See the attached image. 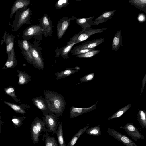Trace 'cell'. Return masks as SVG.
<instances>
[{"instance_id": "cell-27", "label": "cell", "mask_w": 146, "mask_h": 146, "mask_svg": "<svg viewBox=\"0 0 146 146\" xmlns=\"http://www.w3.org/2000/svg\"><path fill=\"white\" fill-rule=\"evenodd\" d=\"M7 56L8 59L5 64V66L7 68L13 67L17 63L14 48L11 50L10 53Z\"/></svg>"}, {"instance_id": "cell-13", "label": "cell", "mask_w": 146, "mask_h": 146, "mask_svg": "<svg viewBox=\"0 0 146 146\" xmlns=\"http://www.w3.org/2000/svg\"><path fill=\"white\" fill-rule=\"evenodd\" d=\"M98 101L91 106L87 108H78L72 106L70 108L69 117L73 118L83 114L91 112L97 107L96 105Z\"/></svg>"}, {"instance_id": "cell-3", "label": "cell", "mask_w": 146, "mask_h": 146, "mask_svg": "<svg viewBox=\"0 0 146 146\" xmlns=\"http://www.w3.org/2000/svg\"><path fill=\"white\" fill-rule=\"evenodd\" d=\"M31 54L33 60V66L39 70H42L44 68V59L42 55L40 40H35L32 44L28 41Z\"/></svg>"}, {"instance_id": "cell-16", "label": "cell", "mask_w": 146, "mask_h": 146, "mask_svg": "<svg viewBox=\"0 0 146 146\" xmlns=\"http://www.w3.org/2000/svg\"><path fill=\"white\" fill-rule=\"evenodd\" d=\"M105 40L104 38L93 39L90 41L84 42L74 47V48L81 49L93 48L102 43Z\"/></svg>"}, {"instance_id": "cell-35", "label": "cell", "mask_w": 146, "mask_h": 146, "mask_svg": "<svg viewBox=\"0 0 146 146\" xmlns=\"http://www.w3.org/2000/svg\"><path fill=\"white\" fill-rule=\"evenodd\" d=\"M26 118V117H15L13 118L12 120V121L13 124L15 128H16L17 127H19L22 125L23 121Z\"/></svg>"}, {"instance_id": "cell-34", "label": "cell", "mask_w": 146, "mask_h": 146, "mask_svg": "<svg viewBox=\"0 0 146 146\" xmlns=\"http://www.w3.org/2000/svg\"><path fill=\"white\" fill-rule=\"evenodd\" d=\"M4 102L16 112L23 114H24L25 113V111L20 106L7 102L5 101Z\"/></svg>"}, {"instance_id": "cell-33", "label": "cell", "mask_w": 146, "mask_h": 146, "mask_svg": "<svg viewBox=\"0 0 146 146\" xmlns=\"http://www.w3.org/2000/svg\"><path fill=\"white\" fill-rule=\"evenodd\" d=\"M95 48L90 49H77L71 50L70 52L72 55H78L95 50Z\"/></svg>"}, {"instance_id": "cell-2", "label": "cell", "mask_w": 146, "mask_h": 146, "mask_svg": "<svg viewBox=\"0 0 146 146\" xmlns=\"http://www.w3.org/2000/svg\"><path fill=\"white\" fill-rule=\"evenodd\" d=\"M31 11L30 8L25 7L16 11L12 25V28L14 31H17L24 24H31L30 20Z\"/></svg>"}, {"instance_id": "cell-22", "label": "cell", "mask_w": 146, "mask_h": 146, "mask_svg": "<svg viewBox=\"0 0 146 146\" xmlns=\"http://www.w3.org/2000/svg\"><path fill=\"white\" fill-rule=\"evenodd\" d=\"M79 70L72 68H67L60 72H57L55 73L56 76V80L64 78L78 72Z\"/></svg>"}, {"instance_id": "cell-15", "label": "cell", "mask_w": 146, "mask_h": 146, "mask_svg": "<svg viewBox=\"0 0 146 146\" xmlns=\"http://www.w3.org/2000/svg\"><path fill=\"white\" fill-rule=\"evenodd\" d=\"M15 38V36L13 35L7 33L6 31L2 38L0 44L1 45L4 42L5 43L6 53L7 55L10 53L11 50L14 48Z\"/></svg>"}, {"instance_id": "cell-6", "label": "cell", "mask_w": 146, "mask_h": 146, "mask_svg": "<svg viewBox=\"0 0 146 146\" xmlns=\"http://www.w3.org/2000/svg\"><path fill=\"white\" fill-rule=\"evenodd\" d=\"M43 29L40 24L30 26L23 31L22 37L27 40L35 39L36 40H40L43 38Z\"/></svg>"}, {"instance_id": "cell-11", "label": "cell", "mask_w": 146, "mask_h": 146, "mask_svg": "<svg viewBox=\"0 0 146 146\" xmlns=\"http://www.w3.org/2000/svg\"><path fill=\"white\" fill-rule=\"evenodd\" d=\"M127 135L136 141L140 139H144V136L139 131L132 122L128 123L123 127Z\"/></svg>"}, {"instance_id": "cell-30", "label": "cell", "mask_w": 146, "mask_h": 146, "mask_svg": "<svg viewBox=\"0 0 146 146\" xmlns=\"http://www.w3.org/2000/svg\"><path fill=\"white\" fill-rule=\"evenodd\" d=\"M86 132L88 135L91 136H98L101 135V129L98 125L88 128Z\"/></svg>"}, {"instance_id": "cell-18", "label": "cell", "mask_w": 146, "mask_h": 146, "mask_svg": "<svg viewBox=\"0 0 146 146\" xmlns=\"http://www.w3.org/2000/svg\"><path fill=\"white\" fill-rule=\"evenodd\" d=\"M116 10L105 11L98 17L93 21L94 25L105 22L112 18Z\"/></svg>"}, {"instance_id": "cell-21", "label": "cell", "mask_w": 146, "mask_h": 146, "mask_svg": "<svg viewBox=\"0 0 146 146\" xmlns=\"http://www.w3.org/2000/svg\"><path fill=\"white\" fill-rule=\"evenodd\" d=\"M122 44V30H120L115 33L113 38L112 44V49L113 51L115 52L117 50Z\"/></svg>"}, {"instance_id": "cell-28", "label": "cell", "mask_w": 146, "mask_h": 146, "mask_svg": "<svg viewBox=\"0 0 146 146\" xmlns=\"http://www.w3.org/2000/svg\"><path fill=\"white\" fill-rule=\"evenodd\" d=\"M42 141L45 140V146H58L57 142L54 137L49 134H44L42 135Z\"/></svg>"}, {"instance_id": "cell-25", "label": "cell", "mask_w": 146, "mask_h": 146, "mask_svg": "<svg viewBox=\"0 0 146 146\" xmlns=\"http://www.w3.org/2000/svg\"><path fill=\"white\" fill-rule=\"evenodd\" d=\"M138 110L137 120L139 125L142 128H146V111L145 110Z\"/></svg>"}, {"instance_id": "cell-32", "label": "cell", "mask_w": 146, "mask_h": 146, "mask_svg": "<svg viewBox=\"0 0 146 146\" xmlns=\"http://www.w3.org/2000/svg\"><path fill=\"white\" fill-rule=\"evenodd\" d=\"M100 52V50H94L88 52L76 55V56L79 58H90L94 56Z\"/></svg>"}, {"instance_id": "cell-39", "label": "cell", "mask_w": 146, "mask_h": 146, "mask_svg": "<svg viewBox=\"0 0 146 146\" xmlns=\"http://www.w3.org/2000/svg\"><path fill=\"white\" fill-rule=\"evenodd\" d=\"M146 74H145V76L143 78V80H142V88L141 89V94L142 93L143 89L144 88V86H145V83H146Z\"/></svg>"}, {"instance_id": "cell-12", "label": "cell", "mask_w": 146, "mask_h": 146, "mask_svg": "<svg viewBox=\"0 0 146 146\" xmlns=\"http://www.w3.org/2000/svg\"><path fill=\"white\" fill-rule=\"evenodd\" d=\"M18 46L21 51V53L27 62L32 65L33 60L31 54L28 43V41L26 40H18Z\"/></svg>"}, {"instance_id": "cell-31", "label": "cell", "mask_w": 146, "mask_h": 146, "mask_svg": "<svg viewBox=\"0 0 146 146\" xmlns=\"http://www.w3.org/2000/svg\"><path fill=\"white\" fill-rule=\"evenodd\" d=\"M19 76V82L21 84H23L27 83L31 80V76L25 72H20Z\"/></svg>"}, {"instance_id": "cell-5", "label": "cell", "mask_w": 146, "mask_h": 146, "mask_svg": "<svg viewBox=\"0 0 146 146\" xmlns=\"http://www.w3.org/2000/svg\"><path fill=\"white\" fill-rule=\"evenodd\" d=\"M107 29V28L101 29H92L89 28L82 29L72 37L67 42V44L73 43H75L76 44L80 43L88 38L93 35L103 32Z\"/></svg>"}, {"instance_id": "cell-20", "label": "cell", "mask_w": 146, "mask_h": 146, "mask_svg": "<svg viewBox=\"0 0 146 146\" xmlns=\"http://www.w3.org/2000/svg\"><path fill=\"white\" fill-rule=\"evenodd\" d=\"M94 16H92L88 18H77L76 22L78 25L80 26L82 29L87 28H90L92 26L94 25L93 19Z\"/></svg>"}, {"instance_id": "cell-19", "label": "cell", "mask_w": 146, "mask_h": 146, "mask_svg": "<svg viewBox=\"0 0 146 146\" xmlns=\"http://www.w3.org/2000/svg\"><path fill=\"white\" fill-rule=\"evenodd\" d=\"M30 0H17L14 2L11 8L10 18H12L14 13L18 10L27 7L30 4Z\"/></svg>"}, {"instance_id": "cell-7", "label": "cell", "mask_w": 146, "mask_h": 146, "mask_svg": "<svg viewBox=\"0 0 146 146\" xmlns=\"http://www.w3.org/2000/svg\"><path fill=\"white\" fill-rule=\"evenodd\" d=\"M58 117L55 114L50 113L43 115L42 120L44 123L47 132L52 135L55 133L60 121H58Z\"/></svg>"}, {"instance_id": "cell-17", "label": "cell", "mask_w": 146, "mask_h": 146, "mask_svg": "<svg viewBox=\"0 0 146 146\" xmlns=\"http://www.w3.org/2000/svg\"><path fill=\"white\" fill-rule=\"evenodd\" d=\"M76 43H73L62 47L60 48H57L55 50V56L56 58L60 55L64 59H67L69 58L68 54L71 49Z\"/></svg>"}, {"instance_id": "cell-24", "label": "cell", "mask_w": 146, "mask_h": 146, "mask_svg": "<svg viewBox=\"0 0 146 146\" xmlns=\"http://www.w3.org/2000/svg\"><path fill=\"white\" fill-rule=\"evenodd\" d=\"M132 6L146 13V0H129Z\"/></svg>"}, {"instance_id": "cell-14", "label": "cell", "mask_w": 146, "mask_h": 146, "mask_svg": "<svg viewBox=\"0 0 146 146\" xmlns=\"http://www.w3.org/2000/svg\"><path fill=\"white\" fill-rule=\"evenodd\" d=\"M33 104L42 112L43 115L51 113L49 111L44 97L41 96L32 99Z\"/></svg>"}, {"instance_id": "cell-26", "label": "cell", "mask_w": 146, "mask_h": 146, "mask_svg": "<svg viewBox=\"0 0 146 146\" xmlns=\"http://www.w3.org/2000/svg\"><path fill=\"white\" fill-rule=\"evenodd\" d=\"M56 134L60 146H66L64 140L63 131L62 123L61 121L58 125V129L56 131Z\"/></svg>"}, {"instance_id": "cell-4", "label": "cell", "mask_w": 146, "mask_h": 146, "mask_svg": "<svg viewBox=\"0 0 146 146\" xmlns=\"http://www.w3.org/2000/svg\"><path fill=\"white\" fill-rule=\"evenodd\" d=\"M30 134L32 140L34 144H38L39 137L43 132L46 134H49L43 121L38 117L35 118L30 128Z\"/></svg>"}, {"instance_id": "cell-8", "label": "cell", "mask_w": 146, "mask_h": 146, "mask_svg": "<svg viewBox=\"0 0 146 146\" xmlns=\"http://www.w3.org/2000/svg\"><path fill=\"white\" fill-rule=\"evenodd\" d=\"M76 19L77 18L74 16L70 18L66 16L58 21L56 28L57 35L58 39L61 38L64 35L70 25L71 21L76 20Z\"/></svg>"}, {"instance_id": "cell-1", "label": "cell", "mask_w": 146, "mask_h": 146, "mask_svg": "<svg viewBox=\"0 0 146 146\" xmlns=\"http://www.w3.org/2000/svg\"><path fill=\"white\" fill-rule=\"evenodd\" d=\"M44 94L50 112L58 117L62 116L66 107V101L64 97L58 92L51 90L44 91Z\"/></svg>"}, {"instance_id": "cell-10", "label": "cell", "mask_w": 146, "mask_h": 146, "mask_svg": "<svg viewBox=\"0 0 146 146\" xmlns=\"http://www.w3.org/2000/svg\"><path fill=\"white\" fill-rule=\"evenodd\" d=\"M40 25L43 29V35L45 37H51L53 32L52 20L47 14H44L40 20Z\"/></svg>"}, {"instance_id": "cell-9", "label": "cell", "mask_w": 146, "mask_h": 146, "mask_svg": "<svg viewBox=\"0 0 146 146\" xmlns=\"http://www.w3.org/2000/svg\"><path fill=\"white\" fill-rule=\"evenodd\" d=\"M107 131L109 135L126 146H138L128 137L114 129L108 128Z\"/></svg>"}, {"instance_id": "cell-40", "label": "cell", "mask_w": 146, "mask_h": 146, "mask_svg": "<svg viewBox=\"0 0 146 146\" xmlns=\"http://www.w3.org/2000/svg\"><path fill=\"white\" fill-rule=\"evenodd\" d=\"M3 122L1 121L0 120V134L1 132V126H2V124Z\"/></svg>"}, {"instance_id": "cell-36", "label": "cell", "mask_w": 146, "mask_h": 146, "mask_svg": "<svg viewBox=\"0 0 146 146\" xmlns=\"http://www.w3.org/2000/svg\"><path fill=\"white\" fill-rule=\"evenodd\" d=\"M68 4V0H59L56 3L54 7L58 9H60L66 7Z\"/></svg>"}, {"instance_id": "cell-37", "label": "cell", "mask_w": 146, "mask_h": 146, "mask_svg": "<svg viewBox=\"0 0 146 146\" xmlns=\"http://www.w3.org/2000/svg\"><path fill=\"white\" fill-rule=\"evenodd\" d=\"M94 77V73H92L84 76L80 78V81L81 83L88 82L92 80Z\"/></svg>"}, {"instance_id": "cell-38", "label": "cell", "mask_w": 146, "mask_h": 146, "mask_svg": "<svg viewBox=\"0 0 146 146\" xmlns=\"http://www.w3.org/2000/svg\"><path fill=\"white\" fill-rule=\"evenodd\" d=\"M6 93L8 95L13 97H15L14 89L13 88H9L6 89L5 90Z\"/></svg>"}, {"instance_id": "cell-29", "label": "cell", "mask_w": 146, "mask_h": 146, "mask_svg": "<svg viewBox=\"0 0 146 146\" xmlns=\"http://www.w3.org/2000/svg\"><path fill=\"white\" fill-rule=\"evenodd\" d=\"M131 106V104H129L126 105L109 117L108 119V120H110L121 117L129 110Z\"/></svg>"}, {"instance_id": "cell-23", "label": "cell", "mask_w": 146, "mask_h": 146, "mask_svg": "<svg viewBox=\"0 0 146 146\" xmlns=\"http://www.w3.org/2000/svg\"><path fill=\"white\" fill-rule=\"evenodd\" d=\"M89 126V124L88 123L85 126L79 130L72 137L67 146H74L80 137L84 133Z\"/></svg>"}]
</instances>
